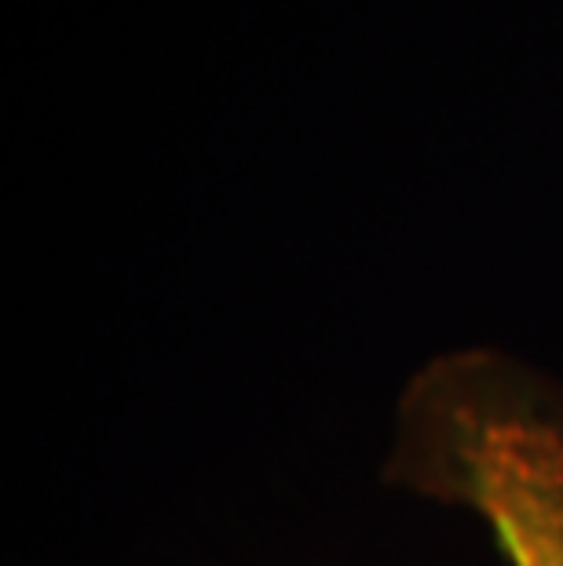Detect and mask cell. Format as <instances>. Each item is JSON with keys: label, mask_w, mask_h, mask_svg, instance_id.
Wrapping results in <instances>:
<instances>
[{"label": "cell", "mask_w": 563, "mask_h": 566, "mask_svg": "<svg viewBox=\"0 0 563 566\" xmlns=\"http://www.w3.org/2000/svg\"><path fill=\"white\" fill-rule=\"evenodd\" d=\"M447 450L465 501L490 523L505 566H563V424L469 406L450 413Z\"/></svg>", "instance_id": "1"}]
</instances>
